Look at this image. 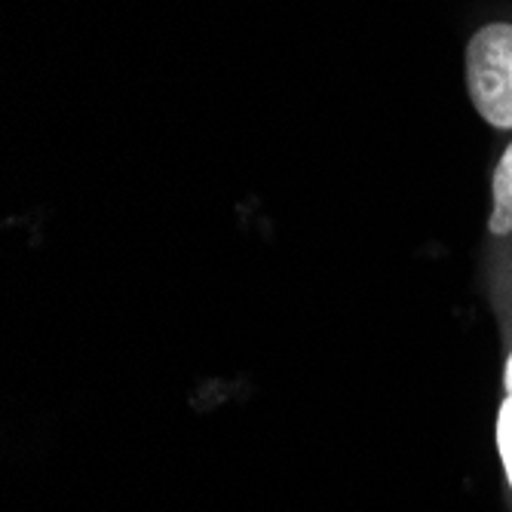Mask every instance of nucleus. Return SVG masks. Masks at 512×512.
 Returning <instances> with one entry per match:
<instances>
[{"instance_id": "obj_2", "label": "nucleus", "mask_w": 512, "mask_h": 512, "mask_svg": "<svg viewBox=\"0 0 512 512\" xmlns=\"http://www.w3.org/2000/svg\"><path fill=\"white\" fill-rule=\"evenodd\" d=\"M491 283L512 304V138L491 172V212L485 221Z\"/></svg>"}, {"instance_id": "obj_4", "label": "nucleus", "mask_w": 512, "mask_h": 512, "mask_svg": "<svg viewBox=\"0 0 512 512\" xmlns=\"http://www.w3.org/2000/svg\"><path fill=\"white\" fill-rule=\"evenodd\" d=\"M503 396L512 399V350L503 359Z\"/></svg>"}, {"instance_id": "obj_1", "label": "nucleus", "mask_w": 512, "mask_h": 512, "mask_svg": "<svg viewBox=\"0 0 512 512\" xmlns=\"http://www.w3.org/2000/svg\"><path fill=\"white\" fill-rule=\"evenodd\" d=\"M463 80L479 120L494 132H512V22L497 19L473 31L463 50Z\"/></svg>"}, {"instance_id": "obj_3", "label": "nucleus", "mask_w": 512, "mask_h": 512, "mask_svg": "<svg viewBox=\"0 0 512 512\" xmlns=\"http://www.w3.org/2000/svg\"><path fill=\"white\" fill-rule=\"evenodd\" d=\"M494 445H497V457L503 467V479L506 488L512 494V399L503 396L497 405V417H494Z\"/></svg>"}]
</instances>
